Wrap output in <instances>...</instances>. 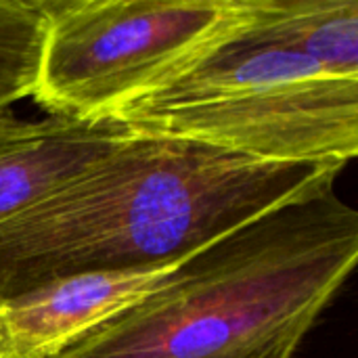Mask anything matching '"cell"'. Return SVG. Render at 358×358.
Segmentation results:
<instances>
[{"mask_svg":"<svg viewBox=\"0 0 358 358\" xmlns=\"http://www.w3.org/2000/svg\"><path fill=\"white\" fill-rule=\"evenodd\" d=\"M344 168L262 162L132 132L65 187L0 222V302L73 275L178 264L254 218L334 185Z\"/></svg>","mask_w":358,"mask_h":358,"instance_id":"cell-1","label":"cell"},{"mask_svg":"<svg viewBox=\"0 0 358 358\" xmlns=\"http://www.w3.org/2000/svg\"><path fill=\"white\" fill-rule=\"evenodd\" d=\"M358 262V212L304 193L182 260L55 358H294Z\"/></svg>","mask_w":358,"mask_h":358,"instance_id":"cell-2","label":"cell"},{"mask_svg":"<svg viewBox=\"0 0 358 358\" xmlns=\"http://www.w3.org/2000/svg\"><path fill=\"white\" fill-rule=\"evenodd\" d=\"M241 21L174 80L107 115L132 132L187 138L262 162L346 166L355 159L358 80L245 40Z\"/></svg>","mask_w":358,"mask_h":358,"instance_id":"cell-3","label":"cell"},{"mask_svg":"<svg viewBox=\"0 0 358 358\" xmlns=\"http://www.w3.org/2000/svg\"><path fill=\"white\" fill-rule=\"evenodd\" d=\"M44 8L31 99L63 117H101L159 88L243 17V0H44Z\"/></svg>","mask_w":358,"mask_h":358,"instance_id":"cell-4","label":"cell"},{"mask_svg":"<svg viewBox=\"0 0 358 358\" xmlns=\"http://www.w3.org/2000/svg\"><path fill=\"white\" fill-rule=\"evenodd\" d=\"M178 264L73 275L0 302V358L59 357L88 331L149 296Z\"/></svg>","mask_w":358,"mask_h":358,"instance_id":"cell-5","label":"cell"},{"mask_svg":"<svg viewBox=\"0 0 358 358\" xmlns=\"http://www.w3.org/2000/svg\"><path fill=\"white\" fill-rule=\"evenodd\" d=\"M132 134L122 122L0 115V222L25 212L109 155Z\"/></svg>","mask_w":358,"mask_h":358,"instance_id":"cell-6","label":"cell"},{"mask_svg":"<svg viewBox=\"0 0 358 358\" xmlns=\"http://www.w3.org/2000/svg\"><path fill=\"white\" fill-rule=\"evenodd\" d=\"M241 36L358 80L357 0H243Z\"/></svg>","mask_w":358,"mask_h":358,"instance_id":"cell-7","label":"cell"},{"mask_svg":"<svg viewBox=\"0 0 358 358\" xmlns=\"http://www.w3.org/2000/svg\"><path fill=\"white\" fill-rule=\"evenodd\" d=\"M46 34L44 0H0V115L31 96Z\"/></svg>","mask_w":358,"mask_h":358,"instance_id":"cell-8","label":"cell"}]
</instances>
